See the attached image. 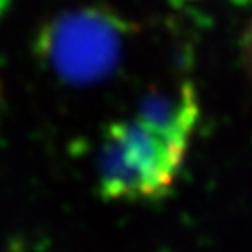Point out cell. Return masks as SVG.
I'll return each mask as SVG.
<instances>
[{
	"label": "cell",
	"instance_id": "cell-2",
	"mask_svg": "<svg viewBox=\"0 0 252 252\" xmlns=\"http://www.w3.org/2000/svg\"><path fill=\"white\" fill-rule=\"evenodd\" d=\"M130 30V23L105 6L72 9L44 26L38 55L61 82L99 84L120 65Z\"/></svg>",
	"mask_w": 252,
	"mask_h": 252
},
{
	"label": "cell",
	"instance_id": "cell-1",
	"mask_svg": "<svg viewBox=\"0 0 252 252\" xmlns=\"http://www.w3.org/2000/svg\"><path fill=\"white\" fill-rule=\"evenodd\" d=\"M200 118L189 82L145 94L135 116L105 126L97 156L103 200L156 202L170 193Z\"/></svg>",
	"mask_w": 252,
	"mask_h": 252
},
{
	"label": "cell",
	"instance_id": "cell-3",
	"mask_svg": "<svg viewBox=\"0 0 252 252\" xmlns=\"http://www.w3.org/2000/svg\"><path fill=\"white\" fill-rule=\"evenodd\" d=\"M244 55H246V61H248V67L252 69V23L246 30V36H244Z\"/></svg>",
	"mask_w": 252,
	"mask_h": 252
}]
</instances>
